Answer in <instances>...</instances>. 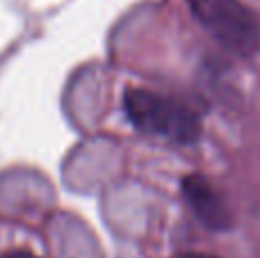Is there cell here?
<instances>
[{"label":"cell","mask_w":260,"mask_h":258,"mask_svg":"<svg viewBox=\"0 0 260 258\" xmlns=\"http://www.w3.org/2000/svg\"><path fill=\"white\" fill-rule=\"evenodd\" d=\"M123 110L137 131L167 137V140L180 142V144L194 142L201 131L199 117L187 105L148 89L130 87L123 94Z\"/></svg>","instance_id":"cell-1"},{"label":"cell","mask_w":260,"mask_h":258,"mask_svg":"<svg viewBox=\"0 0 260 258\" xmlns=\"http://www.w3.org/2000/svg\"><path fill=\"white\" fill-rule=\"evenodd\" d=\"M189 7L224 46L242 55L258 50L260 21L240 0H189Z\"/></svg>","instance_id":"cell-2"},{"label":"cell","mask_w":260,"mask_h":258,"mask_svg":"<svg viewBox=\"0 0 260 258\" xmlns=\"http://www.w3.org/2000/svg\"><path fill=\"white\" fill-rule=\"evenodd\" d=\"M183 195L187 199L192 213L212 231H224L231 227V213L226 208V201L219 192L212 187V183L201 174L183 178Z\"/></svg>","instance_id":"cell-3"},{"label":"cell","mask_w":260,"mask_h":258,"mask_svg":"<svg viewBox=\"0 0 260 258\" xmlns=\"http://www.w3.org/2000/svg\"><path fill=\"white\" fill-rule=\"evenodd\" d=\"M3 258H39V256H35L32 251H23V249H18V251H9V254H5Z\"/></svg>","instance_id":"cell-4"},{"label":"cell","mask_w":260,"mask_h":258,"mask_svg":"<svg viewBox=\"0 0 260 258\" xmlns=\"http://www.w3.org/2000/svg\"><path fill=\"white\" fill-rule=\"evenodd\" d=\"M178 258H215V256H208V254H183Z\"/></svg>","instance_id":"cell-5"}]
</instances>
